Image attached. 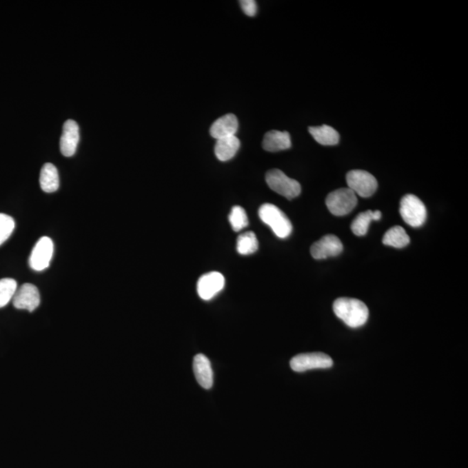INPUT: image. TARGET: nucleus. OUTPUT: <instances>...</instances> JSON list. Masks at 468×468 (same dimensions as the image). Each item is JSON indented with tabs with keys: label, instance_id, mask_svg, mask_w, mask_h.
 <instances>
[{
	"label": "nucleus",
	"instance_id": "nucleus-1",
	"mask_svg": "<svg viewBox=\"0 0 468 468\" xmlns=\"http://www.w3.org/2000/svg\"><path fill=\"white\" fill-rule=\"evenodd\" d=\"M333 311L350 328L365 325L369 318V309L358 299L340 298L333 304Z\"/></svg>",
	"mask_w": 468,
	"mask_h": 468
},
{
	"label": "nucleus",
	"instance_id": "nucleus-2",
	"mask_svg": "<svg viewBox=\"0 0 468 468\" xmlns=\"http://www.w3.org/2000/svg\"><path fill=\"white\" fill-rule=\"evenodd\" d=\"M258 216L265 225H269L276 236L286 238L292 232V222L278 207L272 204L262 205L258 210Z\"/></svg>",
	"mask_w": 468,
	"mask_h": 468
},
{
	"label": "nucleus",
	"instance_id": "nucleus-3",
	"mask_svg": "<svg viewBox=\"0 0 468 468\" xmlns=\"http://www.w3.org/2000/svg\"><path fill=\"white\" fill-rule=\"evenodd\" d=\"M400 214L403 220L412 227H420L427 220L425 205L416 195L407 194L400 203Z\"/></svg>",
	"mask_w": 468,
	"mask_h": 468
},
{
	"label": "nucleus",
	"instance_id": "nucleus-4",
	"mask_svg": "<svg viewBox=\"0 0 468 468\" xmlns=\"http://www.w3.org/2000/svg\"><path fill=\"white\" fill-rule=\"evenodd\" d=\"M265 181L272 190L288 200H292L301 194V186L298 181L288 177L281 170L268 171L265 175Z\"/></svg>",
	"mask_w": 468,
	"mask_h": 468
},
{
	"label": "nucleus",
	"instance_id": "nucleus-5",
	"mask_svg": "<svg viewBox=\"0 0 468 468\" xmlns=\"http://www.w3.org/2000/svg\"><path fill=\"white\" fill-rule=\"evenodd\" d=\"M325 203L333 215L345 216L354 210L358 205V197L349 188H340L329 194Z\"/></svg>",
	"mask_w": 468,
	"mask_h": 468
},
{
	"label": "nucleus",
	"instance_id": "nucleus-6",
	"mask_svg": "<svg viewBox=\"0 0 468 468\" xmlns=\"http://www.w3.org/2000/svg\"><path fill=\"white\" fill-rule=\"evenodd\" d=\"M348 188L363 198H369L376 193L378 183L375 177L365 170H352L346 175Z\"/></svg>",
	"mask_w": 468,
	"mask_h": 468
},
{
	"label": "nucleus",
	"instance_id": "nucleus-7",
	"mask_svg": "<svg viewBox=\"0 0 468 468\" xmlns=\"http://www.w3.org/2000/svg\"><path fill=\"white\" fill-rule=\"evenodd\" d=\"M289 365L294 372H305L311 369L331 368L333 360L322 352L305 353L294 356Z\"/></svg>",
	"mask_w": 468,
	"mask_h": 468
},
{
	"label": "nucleus",
	"instance_id": "nucleus-8",
	"mask_svg": "<svg viewBox=\"0 0 468 468\" xmlns=\"http://www.w3.org/2000/svg\"><path fill=\"white\" fill-rule=\"evenodd\" d=\"M54 252L52 238L42 237L37 242L30 257V267L33 270L41 272L49 267Z\"/></svg>",
	"mask_w": 468,
	"mask_h": 468
},
{
	"label": "nucleus",
	"instance_id": "nucleus-9",
	"mask_svg": "<svg viewBox=\"0 0 468 468\" xmlns=\"http://www.w3.org/2000/svg\"><path fill=\"white\" fill-rule=\"evenodd\" d=\"M224 286L225 278L223 275L218 272H208V274L201 276L198 281V294L203 301H210L223 289Z\"/></svg>",
	"mask_w": 468,
	"mask_h": 468
},
{
	"label": "nucleus",
	"instance_id": "nucleus-10",
	"mask_svg": "<svg viewBox=\"0 0 468 468\" xmlns=\"http://www.w3.org/2000/svg\"><path fill=\"white\" fill-rule=\"evenodd\" d=\"M12 304L16 309H27L29 312L35 311L40 305V294L39 289L34 285L23 284L17 289Z\"/></svg>",
	"mask_w": 468,
	"mask_h": 468
},
{
	"label": "nucleus",
	"instance_id": "nucleus-11",
	"mask_svg": "<svg viewBox=\"0 0 468 468\" xmlns=\"http://www.w3.org/2000/svg\"><path fill=\"white\" fill-rule=\"evenodd\" d=\"M343 245L335 235L329 234L312 245L311 254L315 259L336 257L342 254Z\"/></svg>",
	"mask_w": 468,
	"mask_h": 468
},
{
	"label": "nucleus",
	"instance_id": "nucleus-12",
	"mask_svg": "<svg viewBox=\"0 0 468 468\" xmlns=\"http://www.w3.org/2000/svg\"><path fill=\"white\" fill-rule=\"evenodd\" d=\"M79 138V127L75 121H66L63 124V134L60 139V150L63 156L70 157L75 154Z\"/></svg>",
	"mask_w": 468,
	"mask_h": 468
},
{
	"label": "nucleus",
	"instance_id": "nucleus-13",
	"mask_svg": "<svg viewBox=\"0 0 468 468\" xmlns=\"http://www.w3.org/2000/svg\"><path fill=\"white\" fill-rule=\"evenodd\" d=\"M238 128V122L236 116L234 114H227L212 124L210 134L214 139H223V138L235 136Z\"/></svg>",
	"mask_w": 468,
	"mask_h": 468
},
{
	"label": "nucleus",
	"instance_id": "nucleus-14",
	"mask_svg": "<svg viewBox=\"0 0 468 468\" xmlns=\"http://www.w3.org/2000/svg\"><path fill=\"white\" fill-rule=\"evenodd\" d=\"M194 372L197 382L202 388H212L214 385V374L210 359L206 356L198 354L194 356Z\"/></svg>",
	"mask_w": 468,
	"mask_h": 468
},
{
	"label": "nucleus",
	"instance_id": "nucleus-15",
	"mask_svg": "<svg viewBox=\"0 0 468 468\" xmlns=\"http://www.w3.org/2000/svg\"><path fill=\"white\" fill-rule=\"evenodd\" d=\"M262 145L268 152L289 150L292 147L291 136L286 131L271 130L265 134Z\"/></svg>",
	"mask_w": 468,
	"mask_h": 468
},
{
	"label": "nucleus",
	"instance_id": "nucleus-16",
	"mask_svg": "<svg viewBox=\"0 0 468 468\" xmlns=\"http://www.w3.org/2000/svg\"><path fill=\"white\" fill-rule=\"evenodd\" d=\"M241 147V141L234 136L217 140L214 147L215 156L221 161H227L235 156Z\"/></svg>",
	"mask_w": 468,
	"mask_h": 468
},
{
	"label": "nucleus",
	"instance_id": "nucleus-17",
	"mask_svg": "<svg viewBox=\"0 0 468 468\" xmlns=\"http://www.w3.org/2000/svg\"><path fill=\"white\" fill-rule=\"evenodd\" d=\"M40 186L45 193H53L59 190V176L57 167L52 163H45L40 173Z\"/></svg>",
	"mask_w": 468,
	"mask_h": 468
},
{
	"label": "nucleus",
	"instance_id": "nucleus-18",
	"mask_svg": "<svg viewBox=\"0 0 468 468\" xmlns=\"http://www.w3.org/2000/svg\"><path fill=\"white\" fill-rule=\"evenodd\" d=\"M382 218L380 211L368 210L363 212L355 218L352 223V230L356 236H365L368 232L370 223L373 221H379Z\"/></svg>",
	"mask_w": 468,
	"mask_h": 468
},
{
	"label": "nucleus",
	"instance_id": "nucleus-19",
	"mask_svg": "<svg viewBox=\"0 0 468 468\" xmlns=\"http://www.w3.org/2000/svg\"><path fill=\"white\" fill-rule=\"evenodd\" d=\"M309 132L314 138L316 143L324 146H333L339 143L338 131L328 125L309 127Z\"/></svg>",
	"mask_w": 468,
	"mask_h": 468
},
{
	"label": "nucleus",
	"instance_id": "nucleus-20",
	"mask_svg": "<svg viewBox=\"0 0 468 468\" xmlns=\"http://www.w3.org/2000/svg\"><path fill=\"white\" fill-rule=\"evenodd\" d=\"M410 238L400 225L390 228L383 238V243L389 247L403 248L409 244Z\"/></svg>",
	"mask_w": 468,
	"mask_h": 468
},
{
	"label": "nucleus",
	"instance_id": "nucleus-21",
	"mask_svg": "<svg viewBox=\"0 0 468 468\" xmlns=\"http://www.w3.org/2000/svg\"><path fill=\"white\" fill-rule=\"evenodd\" d=\"M258 241L254 232H247L238 237L237 252L241 255H250L257 252Z\"/></svg>",
	"mask_w": 468,
	"mask_h": 468
},
{
	"label": "nucleus",
	"instance_id": "nucleus-22",
	"mask_svg": "<svg viewBox=\"0 0 468 468\" xmlns=\"http://www.w3.org/2000/svg\"><path fill=\"white\" fill-rule=\"evenodd\" d=\"M17 289L18 285L15 279L9 278L0 279V308L5 307L12 301Z\"/></svg>",
	"mask_w": 468,
	"mask_h": 468
},
{
	"label": "nucleus",
	"instance_id": "nucleus-23",
	"mask_svg": "<svg viewBox=\"0 0 468 468\" xmlns=\"http://www.w3.org/2000/svg\"><path fill=\"white\" fill-rule=\"evenodd\" d=\"M229 221H230L232 230L235 232L241 231L242 229L247 227L249 223L247 213L244 208L240 206L232 208L231 213L229 214Z\"/></svg>",
	"mask_w": 468,
	"mask_h": 468
},
{
	"label": "nucleus",
	"instance_id": "nucleus-24",
	"mask_svg": "<svg viewBox=\"0 0 468 468\" xmlns=\"http://www.w3.org/2000/svg\"><path fill=\"white\" fill-rule=\"evenodd\" d=\"M14 228V220L8 214H0V245L8 240Z\"/></svg>",
	"mask_w": 468,
	"mask_h": 468
},
{
	"label": "nucleus",
	"instance_id": "nucleus-25",
	"mask_svg": "<svg viewBox=\"0 0 468 468\" xmlns=\"http://www.w3.org/2000/svg\"><path fill=\"white\" fill-rule=\"evenodd\" d=\"M240 4L245 15L254 17L257 14V3L254 0H242Z\"/></svg>",
	"mask_w": 468,
	"mask_h": 468
}]
</instances>
